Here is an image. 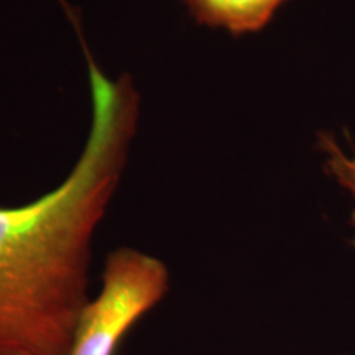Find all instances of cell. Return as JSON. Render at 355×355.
Here are the masks:
<instances>
[{"mask_svg":"<svg viewBox=\"0 0 355 355\" xmlns=\"http://www.w3.org/2000/svg\"><path fill=\"white\" fill-rule=\"evenodd\" d=\"M92 123L66 180L37 201L0 206V355H68L89 301L91 245L123 170L140 96L109 78L83 42Z\"/></svg>","mask_w":355,"mask_h":355,"instance_id":"obj_1","label":"cell"},{"mask_svg":"<svg viewBox=\"0 0 355 355\" xmlns=\"http://www.w3.org/2000/svg\"><path fill=\"white\" fill-rule=\"evenodd\" d=\"M170 288V272L157 257L122 247L110 252L102 288L78 319L68 355H115L133 326Z\"/></svg>","mask_w":355,"mask_h":355,"instance_id":"obj_2","label":"cell"},{"mask_svg":"<svg viewBox=\"0 0 355 355\" xmlns=\"http://www.w3.org/2000/svg\"><path fill=\"white\" fill-rule=\"evenodd\" d=\"M198 25L234 37L261 32L290 0H181Z\"/></svg>","mask_w":355,"mask_h":355,"instance_id":"obj_3","label":"cell"},{"mask_svg":"<svg viewBox=\"0 0 355 355\" xmlns=\"http://www.w3.org/2000/svg\"><path fill=\"white\" fill-rule=\"evenodd\" d=\"M318 146L324 155V166L327 173L347 191L355 204V155L345 153L331 133H321ZM350 222L355 227V206Z\"/></svg>","mask_w":355,"mask_h":355,"instance_id":"obj_4","label":"cell"}]
</instances>
